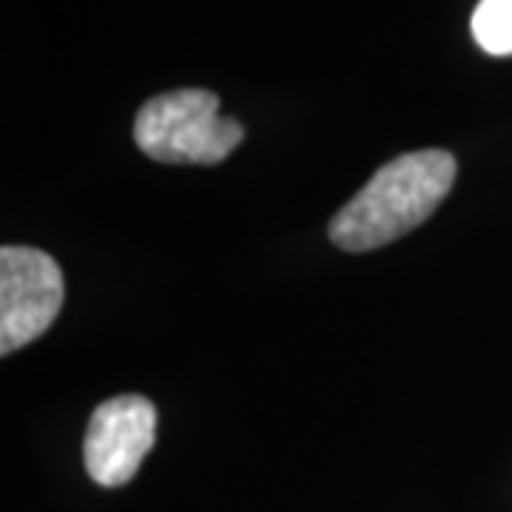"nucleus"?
Segmentation results:
<instances>
[{"instance_id": "nucleus-1", "label": "nucleus", "mask_w": 512, "mask_h": 512, "mask_svg": "<svg viewBox=\"0 0 512 512\" xmlns=\"http://www.w3.org/2000/svg\"><path fill=\"white\" fill-rule=\"evenodd\" d=\"M456 183V157L444 148L410 151L384 163L370 183L333 217V245L365 254L404 237L427 220Z\"/></svg>"}, {"instance_id": "nucleus-2", "label": "nucleus", "mask_w": 512, "mask_h": 512, "mask_svg": "<svg viewBox=\"0 0 512 512\" xmlns=\"http://www.w3.org/2000/svg\"><path fill=\"white\" fill-rule=\"evenodd\" d=\"M242 126L220 114V97L180 89L151 97L134 120V140L157 163L217 165L242 143Z\"/></svg>"}, {"instance_id": "nucleus-3", "label": "nucleus", "mask_w": 512, "mask_h": 512, "mask_svg": "<svg viewBox=\"0 0 512 512\" xmlns=\"http://www.w3.org/2000/svg\"><path fill=\"white\" fill-rule=\"evenodd\" d=\"M63 308V274L46 251H0V353L9 356L43 336Z\"/></svg>"}, {"instance_id": "nucleus-4", "label": "nucleus", "mask_w": 512, "mask_h": 512, "mask_svg": "<svg viewBox=\"0 0 512 512\" xmlns=\"http://www.w3.org/2000/svg\"><path fill=\"white\" fill-rule=\"evenodd\" d=\"M157 407L143 396H114L92 413L83 458L100 487H123L137 476L143 458L154 447Z\"/></svg>"}, {"instance_id": "nucleus-5", "label": "nucleus", "mask_w": 512, "mask_h": 512, "mask_svg": "<svg viewBox=\"0 0 512 512\" xmlns=\"http://www.w3.org/2000/svg\"><path fill=\"white\" fill-rule=\"evenodd\" d=\"M473 37L495 57L512 55V0H481L473 12Z\"/></svg>"}]
</instances>
